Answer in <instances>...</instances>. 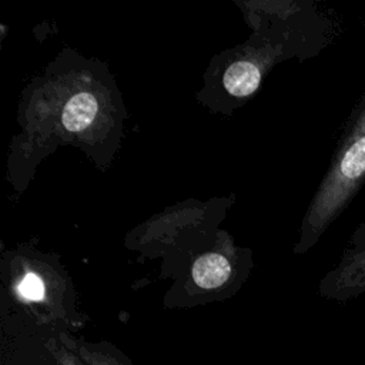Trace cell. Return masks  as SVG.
I'll return each mask as SVG.
<instances>
[{"instance_id": "obj_1", "label": "cell", "mask_w": 365, "mask_h": 365, "mask_svg": "<svg viewBox=\"0 0 365 365\" xmlns=\"http://www.w3.org/2000/svg\"><path fill=\"white\" fill-rule=\"evenodd\" d=\"M365 182V91L345 124L331 168L308 217V234L318 237Z\"/></svg>"}, {"instance_id": "obj_4", "label": "cell", "mask_w": 365, "mask_h": 365, "mask_svg": "<svg viewBox=\"0 0 365 365\" xmlns=\"http://www.w3.org/2000/svg\"><path fill=\"white\" fill-rule=\"evenodd\" d=\"M231 272L228 261L220 254H205L200 257L192 267V278L201 288H217L222 285Z\"/></svg>"}, {"instance_id": "obj_7", "label": "cell", "mask_w": 365, "mask_h": 365, "mask_svg": "<svg viewBox=\"0 0 365 365\" xmlns=\"http://www.w3.org/2000/svg\"><path fill=\"white\" fill-rule=\"evenodd\" d=\"M80 356L83 365H123L117 358L98 351L83 349Z\"/></svg>"}, {"instance_id": "obj_6", "label": "cell", "mask_w": 365, "mask_h": 365, "mask_svg": "<svg viewBox=\"0 0 365 365\" xmlns=\"http://www.w3.org/2000/svg\"><path fill=\"white\" fill-rule=\"evenodd\" d=\"M17 291L24 299L29 301H41L46 294L43 279L34 272H29L24 275V278L20 281L17 287Z\"/></svg>"}, {"instance_id": "obj_2", "label": "cell", "mask_w": 365, "mask_h": 365, "mask_svg": "<svg viewBox=\"0 0 365 365\" xmlns=\"http://www.w3.org/2000/svg\"><path fill=\"white\" fill-rule=\"evenodd\" d=\"M331 281L339 295L349 297L365 291V218L354 230Z\"/></svg>"}, {"instance_id": "obj_3", "label": "cell", "mask_w": 365, "mask_h": 365, "mask_svg": "<svg viewBox=\"0 0 365 365\" xmlns=\"http://www.w3.org/2000/svg\"><path fill=\"white\" fill-rule=\"evenodd\" d=\"M97 100L90 93L74 94L64 106L61 121L68 131H81L90 125L97 114Z\"/></svg>"}, {"instance_id": "obj_8", "label": "cell", "mask_w": 365, "mask_h": 365, "mask_svg": "<svg viewBox=\"0 0 365 365\" xmlns=\"http://www.w3.org/2000/svg\"><path fill=\"white\" fill-rule=\"evenodd\" d=\"M60 362L61 365H83V362H78V359L73 354H61Z\"/></svg>"}, {"instance_id": "obj_5", "label": "cell", "mask_w": 365, "mask_h": 365, "mask_svg": "<svg viewBox=\"0 0 365 365\" xmlns=\"http://www.w3.org/2000/svg\"><path fill=\"white\" fill-rule=\"evenodd\" d=\"M261 80V73L251 61L232 63L224 74L225 88L237 97H245L254 93Z\"/></svg>"}]
</instances>
